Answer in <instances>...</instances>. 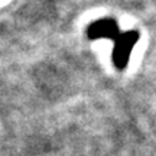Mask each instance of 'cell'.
Segmentation results:
<instances>
[{
	"instance_id": "1",
	"label": "cell",
	"mask_w": 156,
	"mask_h": 156,
	"mask_svg": "<svg viewBox=\"0 0 156 156\" xmlns=\"http://www.w3.org/2000/svg\"><path fill=\"white\" fill-rule=\"evenodd\" d=\"M139 41V32L136 30H126L117 36L113 48V64L117 69H124L127 67L130 52L133 51L134 45Z\"/></svg>"
},
{
	"instance_id": "2",
	"label": "cell",
	"mask_w": 156,
	"mask_h": 156,
	"mask_svg": "<svg viewBox=\"0 0 156 156\" xmlns=\"http://www.w3.org/2000/svg\"><path fill=\"white\" fill-rule=\"evenodd\" d=\"M122 34L119 25L114 19L112 17H107V19H100V20H95L94 23H91L87 29V36L90 39H112L116 41L117 36Z\"/></svg>"
}]
</instances>
